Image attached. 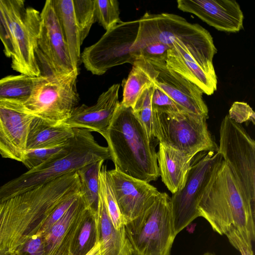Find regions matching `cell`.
I'll use <instances>...</instances> for the list:
<instances>
[{
  "instance_id": "3",
  "label": "cell",
  "mask_w": 255,
  "mask_h": 255,
  "mask_svg": "<svg viewBox=\"0 0 255 255\" xmlns=\"http://www.w3.org/2000/svg\"><path fill=\"white\" fill-rule=\"evenodd\" d=\"M197 210L199 217L220 235H225L234 226L255 241V210L223 159L204 190Z\"/></svg>"
},
{
  "instance_id": "18",
  "label": "cell",
  "mask_w": 255,
  "mask_h": 255,
  "mask_svg": "<svg viewBox=\"0 0 255 255\" xmlns=\"http://www.w3.org/2000/svg\"><path fill=\"white\" fill-rule=\"evenodd\" d=\"M159 72L154 86L164 92L184 110L208 118V109L202 91L196 85L167 67L166 63L153 66Z\"/></svg>"
},
{
  "instance_id": "2",
  "label": "cell",
  "mask_w": 255,
  "mask_h": 255,
  "mask_svg": "<svg viewBox=\"0 0 255 255\" xmlns=\"http://www.w3.org/2000/svg\"><path fill=\"white\" fill-rule=\"evenodd\" d=\"M105 139L115 169L147 182L159 176L155 141L133 114L121 102L108 129Z\"/></svg>"
},
{
  "instance_id": "5",
  "label": "cell",
  "mask_w": 255,
  "mask_h": 255,
  "mask_svg": "<svg viewBox=\"0 0 255 255\" xmlns=\"http://www.w3.org/2000/svg\"><path fill=\"white\" fill-rule=\"evenodd\" d=\"M138 21V30L131 47V54L143 46L153 42L162 43L170 48L177 38L211 61L217 53L209 31L180 15L146 12Z\"/></svg>"
},
{
  "instance_id": "13",
  "label": "cell",
  "mask_w": 255,
  "mask_h": 255,
  "mask_svg": "<svg viewBox=\"0 0 255 255\" xmlns=\"http://www.w3.org/2000/svg\"><path fill=\"white\" fill-rule=\"evenodd\" d=\"M41 24L36 57L50 71L48 74L67 75L78 73L70 56L53 6L45 1L40 12Z\"/></svg>"
},
{
  "instance_id": "10",
  "label": "cell",
  "mask_w": 255,
  "mask_h": 255,
  "mask_svg": "<svg viewBox=\"0 0 255 255\" xmlns=\"http://www.w3.org/2000/svg\"><path fill=\"white\" fill-rule=\"evenodd\" d=\"M78 73L41 75L29 98L23 103L28 112L51 125H60L78 106Z\"/></svg>"
},
{
  "instance_id": "14",
  "label": "cell",
  "mask_w": 255,
  "mask_h": 255,
  "mask_svg": "<svg viewBox=\"0 0 255 255\" xmlns=\"http://www.w3.org/2000/svg\"><path fill=\"white\" fill-rule=\"evenodd\" d=\"M35 116L16 100H0V154L22 162L30 124Z\"/></svg>"
},
{
  "instance_id": "28",
  "label": "cell",
  "mask_w": 255,
  "mask_h": 255,
  "mask_svg": "<svg viewBox=\"0 0 255 255\" xmlns=\"http://www.w3.org/2000/svg\"><path fill=\"white\" fill-rule=\"evenodd\" d=\"M96 216L89 208L86 211L72 242L71 255H86L97 243Z\"/></svg>"
},
{
  "instance_id": "11",
  "label": "cell",
  "mask_w": 255,
  "mask_h": 255,
  "mask_svg": "<svg viewBox=\"0 0 255 255\" xmlns=\"http://www.w3.org/2000/svg\"><path fill=\"white\" fill-rule=\"evenodd\" d=\"M223 160L217 151L201 152L193 158L183 188L170 197L175 234L199 217L197 205L214 172Z\"/></svg>"
},
{
  "instance_id": "15",
  "label": "cell",
  "mask_w": 255,
  "mask_h": 255,
  "mask_svg": "<svg viewBox=\"0 0 255 255\" xmlns=\"http://www.w3.org/2000/svg\"><path fill=\"white\" fill-rule=\"evenodd\" d=\"M107 174L125 225L142 215L160 192L149 182L116 169L107 170Z\"/></svg>"
},
{
  "instance_id": "25",
  "label": "cell",
  "mask_w": 255,
  "mask_h": 255,
  "mask_svg": "<svg viewBox=\"0 0 255 255\" xmlns=\"http://www.w3.org/2000/svg\"><path fill=\"white\" fill-rule=\"evenodd\" d=\"M54 9L66 41L71 61L78 69L82 44L75 17L73 0H52Z\"/></svg>"
},
{
  "instance_id": "33",
  "label": "cell",
  "mask_w": 255,
  "mask_h": 255,
  "mask_svg": "<svg viewBox=\"0 0 255 255\" xmlns=\"http://www.w3.org/2000/svg\"><path fill=\"white\" fill-rule=\"evenodd\" d=\"M96 21L107 31L121 20L117 0H94Z\"/></svg>"
},
{
  "instance_id": "16",
  "label": "cell",
  "mask_w": 255,
  "mask_h": 255,
  "mask_svg": "<svg viewBox=\"0 0 255 255\" xmlns=\"http://www.w3.org/2000/svg\"><path fill=\"white\" fill-rule=\"evenodd\" d=\"M177 4L218 30L235 33L243 28L244 14L236 0H178Z\"/></svg>"
},
{
  "instance_id": "12",
  "label": "cell",
  "mask_w": 255,
  "mask_h": 255,
  "mask_svg": "<svg viewBox=\"0 0 255 255\" xmlns=\"http://www.w3.org/2000/svg\"><path fill=\"white\" fill-rule=\"evenodd\" d=\"M138 19L122 21L107 30L100 39L81 54L85 67L93 74L102 75L109 69L135 60L131 47L135 40Z\"/></svg>"
},
{
  "instance_id": "31",
  "label": "cell",
  "mask_w": 255,
  "mask_h": 255,
  "mask_svg": "<svg viewBox=\"0 0 255 255\" xmlns=\"http://www.w3.org/2000/svg\"><path fill=\"white\" fill-rule=\"evenodd\" d=\"M153 88V84L144 90L132 109L133 114L145 128L149 138L157 140L153 134L154 111L151 104Z\"/></svg>"
},
{
  "instance_id": "21",
  "label": "cell",
  "mask_w": 255,
  "mask_h": 255,
  "mask_svg": "<svg viewBox=\"0 0 255 255\" xmlns=\"http://www.w3.org/2000/svg\"><path fill=\"white\" fill-rule=\"evenodd\" d=\"M96 221L100 255H133L125 228L118 230L112 222L100 186Z\"/></svg>"
},
{
  "instance_id": "37",
  "label": "cell",
  "mask_w": 255,
  "mask_h": 255,
  "mask_svg": "<svg viewBox=\"0 0 255 255\" xmlns=\"http://www.w3.org/2000/svg\"><path fill=\"white\" fill-rule=\"evenodd\" d=\"M151 104L153 111L156 112H173L185 111L176 104L167 94L156 87L154 85L151 97Z\"/></svg>"
},
{
  "instance_id": "41",
  "label": "cell",
  "mask_w": 255,
  "mask_h": 255,
  "mask_svg": "<svg viewBox=\"0 0 255 255\" xmlns=\"http://www.w3.org/2000/svg\"><path fill=\"white\" fill-rule=\"evenodd\" d=\"M86 255H100L99 243L97 242L95 247Z\"/></svg>"
},
{
  "instance_id": "22",
  "label": "cell",
  "mask_w": 255,
  "mask_h": 255,
  "mask_svg": "<svg viewBox=\"0 0 255 255\" xmlns=\"http://www.w3.org/2000/svg\"><path fill=\"white\" fill-rule=\"evenodd\" d=\"M74 135V129L63 124L51 125L35 117L29 128L26 149L53 147L62 145Z\"/></svg>"
},
{
  "instance_id": "34",
  "label": "cell",
  "mask_w": 255,
  "mask_h": 255,
  "mask_svg": "<svg viewBox=\"0 0 255 255\" xmlns=\"http://www.w3.org/2000/svg\"><path fill=\"white\" fill-rule=\"evenodd\" d=\"M169 49V47L165 44L153 42L140 48L132 53V56L135 60L143 58L154 66L165 63Z\"/></svg>"
},
{
  "instance_id": "36",
  "label": "cell",
  "mask_w": 255,
  "mask_h": 255,
  "mask_svg": "<svg viewBox=\"0 0 255 255\" xmlns=\"http://www.w3.org/2000/svg\"><path fill=\"white\" fill-rule=\"evenodd\" d=\"M225 235L230 244L241 255H254L253 241L245 233L232 226Z\"/></svg>"
},
{
  "instance_id": "20",
  "label": "cell",
  "mask_w": 255,
  "mask_h": 255,
  "mask_svg": "<svg viewBox=\"0 0 255 255\" xmlns=\"http://www.w3.org/2000/svg\"><path fill=\"white\" fill-rule=\"evenodd\" d=\"M156 158L159 176L173 194L184 187L194 157L162 143H158Z\"/></svg>"
},
{
  "instance_id": "9",
  "label": "cell",
  "mask_w": 255,
  "mask_h": 255,
  "mask_svg": "<svg viewBox=\"0 0 255 255\" xmlns=\"http://www.w3.org/2000/svg\"><path fill=\"white\" fill-rule=\"evenodd\" d=\"M217 152L255 210V142L245 128L226 115L220 128Z\"/></svg>"
},
{
  "instance_id": "43",
  "label": "cell",
  "mask_w": 255,
  "mask_h": 255,
  "mask_svg": "<svg viewBox=\"0 0 255 255\" xmlns=\"http://www.w3.org/2000/svg\"><path fill=\"white\" fill-rule=\"evenodd\" d=\"M203 255H215L214 254H213L212 253H210V252H206V253H204Z\"/></svg>"
},
{
  "instance_id": "40",
  "label": "cell",
  "mask_w": 255,
  "mask_h": 255,
  "mask_svg": "<svg viewBox=\"0 0 255 255\" xmlns=\"http://www.w3.org/2000/svg\"><path fill=\"white\" fill-rule=\"evenodd\" d=\"M0 40L3 45V52L5 55L8 58H11L13 54L12 41L8 29L0 11Z\"/></svg>"
},
{
  "instance_id": "30",
  "label": "cell",
  "mask_w": 255,
  "mask_h": 255,
  "mask_svg": "<svg viewBox=\"0 0 255 255\" xmlns=\"http://www.w3.org/2000/svg\"><path fill=\"white\" fill-rule=\"evenodd\" d=\"M107 170L106 166L103 165L99 173L100 186L109 216L115 228L120 230L125 228V223L108 176Z\"/></svg>"
},
{
  "instance_id": "4",
  "label": "cell",
  "mask_w": 255,
  "mask_h": 255,
  "mask_svg": "<svg viewBox=\"0 0 255 255\" xmlns=\"http://www.w3.org/2000/svg\"><path fill=\"white\" fill-rule=\"evenodd\" d=\"M73 129L72 146L65 155L29 169L0 186V193L3 198L10 199L91 163L110 159L108 147L100 145L90 131Z\"/></svg>"
},
{
  "instance_id": "23",
  "label": "cell",
  "mask_w": 255,
  "mask_h": 255,
  "mask_svg": "<svg viewBox=\"0 0 255 255\" xmlns=\"http://www.w3.org/2000/svg\"><path fill=\"white\" fill-rule=\"evenodd\" d=\"M165 63L167 67L196 85L203 93L211 95L217 90V76L208 73L197 62L183 58L169 49Z\"/></svg>"
},
{
  "instance_id": "29",
  "label": "cell",
  "mask_w": 255,
  "mask_h": 255,
  "mask_svg": "<svg viewBox=\"0 0 255 255\" xmlns=\"http://www.w3.org/2000/svg\"><path fill=\"white\" fill-rule=\"evenodd\" d=\"M72 138L66 143L59 146L27 149L22 162L29 170L56 160L69 151L72 146Z\"/></svg>"
},
{
  "instance_id": "39",
  "label": "cell",
  "mask_w": 255,
  "mask_h": 255,
  "mask_svg": "<svg viewBox=\"0 0 255 255\" xmlns=\"http://www.w3.org/2000/svg\"><path fill=\"white\" fill-rule=\"evenodd\" d=\"M21 251L28 255H43L44 252V237L36 234L26 244Z\"/></svg>"
},
{
  "instance_id": "42",
  "label": "cell",
  "mask_w": 255,
  "mask_h": 255,
  "mask_svg": "<svg viewBox=\"0 0 255 255\" xmlns=\"http://www.w3.org/2000/svg\"><path fill=\"white\" fill-rule=\"evenodd\" d=\"M11 255H28L22 252V251H20V252H17V253H16L14 254Z\"/></svg>"
},
{
  "instance_id": "24",
  "label": "cell",
  "mask_w": 255,
  "mask_h": 255,
  "mask_svg": "<svg viewBox=\"0 0 255 255\" xmlns=\"http://www.w3.org/2000/svg\"><path fill=\"white\" fill-rule=\"evenodd\" d=\"M128 77L123 81V97L121 103L126 107L132 108L138 98L146 88L151 86L159 72L143 58H137Z\"/></svg>"
},
{
  "instance_id": "8",
  "label": "cell",
  "mask_w": 255,
  "mask_h": 255,
  "mask_svg": "<svg viewBox=\"0 0 255 255\" xmlns=\"http://www.w3.org/2000/svg\"><path fill=\"white\" fill-rule=\"evenodd\" d=\"M207 119L186 111H154V137L158 143L193 157L201 152L217 151L218 146L208 129Z\"/></svg>"
},
{
  "instance_id": "1",
  "label": "cell",
  "mask_w": 255,
  "mask_h": 255,
  "mask_svg": "<svg viewBox=\"0 0 255 255\" xmlns=\"http://www.w3.org/2000/svg\"><path fill=\"white\" fill-rule=\"evenodd\" d=\"M79 187L76 173L70 172L0 203V255L21 251L54 208Z\"/></svg>"
},
{
  "instance_id": "17",
  "label": "cell",
  "mask_w": 255,
  "mask_h": 255,
  "mask_svg": "<svg viewBox=\"0 0 255 255\" xmlns=\"http://www.w3.org/2000/svg\"><path fill=\"white\" fill-rule=\"evenodd\" d=\"M119 84L111 86L101 94L95 104H83L75 108L69 118L62 124L72 128H84L95 131L105 138L108 129L119 105Z\"/></svg>"
},
{
  "instance_id": "27",
  "label": "cell",
  "mask_w": 255,
  "mask_h": 255,
  "mask_svg": "<svg viewBox=\"0 0 255 255\" xmlns=\"http://www.w3.org/2000/svg\"><path fill=\"white\" fill-rule=\"evenodd\" d=\"M39 77L23 74L9 75L0 79V100H10L24 103L30 96Z\"/></svg>"
},
{
  "instance_id": "26",
  "label": "cell",
  "mask_w": 255,
  "mask_h": 255,
  "mask_svg": "<svg viewBox=\"0 0 255 255\" xmlns=\"http://www.w3.org/2000/svg\"><path fill=\"white\" fill-rule=\"evenodd\" d=\"M104 161H95L76 171L80 180L81 193L88 208L96 215L99 199V173Z\"/></svg>"
},
{
  "instance_id": "38",
  "label": "cell",
  "mask_w": 255,
  "mask_h": 255,
  "mask_svg": "<svg viewBox=\"0 0 255 255\" xmlns=\"http://www.w3.org/2000/svg\"><path fill=\"white\" fill-rule=\"evenodd\" d=\"M228 115L231 120L239 124L244 123L255 124V113L250 105L245 102H234Z\"/></svg>"
},
{
  "instance_id": "35",
  "label": "cell",
  "mask_w": 255,
  "mask_h": 255,
  "mask_svg": "<svg viewBox=\"0 0 255 255\" xmlns=\"http://www.w3.org/2000/svg\"><path fill=\"white\" fill-rule=\"evenodd\" d=\"M80 193V190L68 196L59 203L50 214L37 234L45 237L52 227L63 216L73 204Z\"/></svg>"
},
{
  "instance_id": "32",
  "label": "cell",
  "mask_w": 255,
  "mask_h": 255,
  "mask_svg": "<svg viewBox=\"0 0 255 255\" xmlns=\"http://www.w3.org/2000/svg\"><path fill=\"white\" fill-rule=\"evenodd\" d=\"M73 4L81 41L83 43L96 21L94 0H73Z\"/></svg>"
},
{
  "instance_id": "7",
  "label": "cell",
  "mask_w": 255,
  "mask_h": 255,
  "mask_svg": "<svg viewBox=\"0 0 255 255\" xmlns=\"http://www.w3.org/2000/svg\"><path fill=\"white\" fill-rule=\"evenodd\" d=\"M133 255H170L175 234L170 197L159 192L152 205L125 226Z\"/></svg>"
},
{
  "instance_id": "19",
  "label": "cell",
  "mask_w": 255,
  "mask_h": 255,
  "mask_svg": "<svg viewBox=\"0 0 255 255\" xmlns=\"http://www.w3.org/2000/svg\"><path fill=\"white\" fill-rule=\"evenodd\" d=\"M88 208L80 191L73 204L45 236L43 255H71L74 238Z\"/></svg>"
},
{
  "instance_id": "6",
  "label": "cell",
  "mask_w": 255,
  "mask_h": 255,
  "mask_svg": "<svg viewBox=\"0 0 255 255\" xmlns=\"http://www.w3.org/2000/svg\"><path fill=\"white\" fill-rule=\"evenodd\" d=\"M0 11L12 41L11 68L21 74L40 76L36 57L40 12L34 8L26 7L22 0H0Z\"/></svg>"
}]
</instances>
